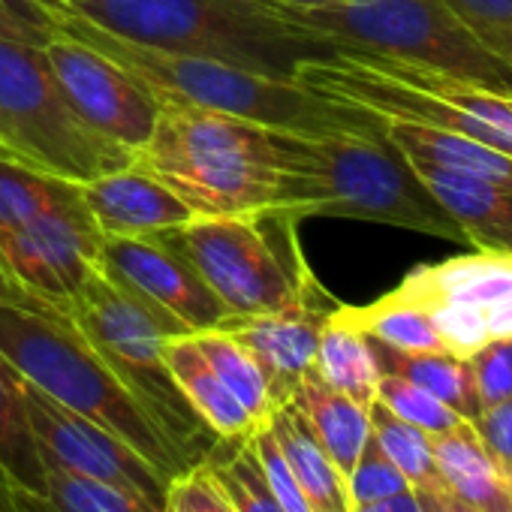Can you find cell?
Here are the masks:
<instances>
[{
	"mask_svg": "<svg viewBox=\"0 0 512 512\" xmlns=\"http://www.w3.org/2000/svg\"><path fill=\"white\" fill-rule=\"evenodd\" d=\"M281 190L272 211L293 217H341L464 241L446 211L419 184L407 160L368 127L293 133L281 130Z\"/></svg>",
	"mask_w": 512,
	"mask_h": 512,
	"instance_id": "cell-1",
	"label": "cell"
},
{
	"mask_svg": "<svg viewBox=\"0 0 512 512\" xmlns=\"http://www.w3.org/2000/svg\"><path fill=\"white\" fill-rule=\"evenodd\" d=\"M103 31L175 52L223 61L269 79L296 82L305 61L332 58L338 49L296 25L272 0H61Z\"/></svg>",
	"mask_w": 512,
	"mask_h": 512,
	"instance_id": "cell-2",
	"label": "cell"
},
{
	"mask_svg": "<svg viewBox=\"0 0 512 512\" xmlns=\"http://www.w3.org/2000/svg\"><path fill=\"white\" fill-rule=\"evenodd\" d=\"M46 10L52 28L73 40L88 43L121 70H127L136 82H142L157 100L190 103L214 112H226L235 118H247L263 127L293 130V133H326L347 127H368L374 118L356 106L332 103L299 82L269 79L223 61L175 55L151 46H139L121 40L100 25L76 16L61 0H37Z\"/></svg>",
	"mask_w": 512,
	"mask_h": 512,
	"instance_id": "cell-3",
	"label": "cell"
},
{
	"mask_svg": "<svg viewBox=\"0 0 512 512\" xmlns=\"http://www.w3.org/2000/svg\"><path fill=\"white\" fill-rule=\"evenodd\" d=\"M133 166L169 187L196 217L272 211L281 190V130L226 112L160 100Z\"/></svg>",
	"mask_w": 512,
	"mask_h": 512,
	"instance_id": "cell-4",
	"label": "cell"
},
{
	"mask_svg": "<svg viewBox=\"0 0 512 512\" xmlns=\"http://www.w3.org/2000/svg\"><path fill=\"white\" fill-rule=\"evenodd\" d=\"M0 356L67 410L118 434L169 479L190 467L145 404L115 377L64 311L0 302Z\"/></svg>",
	"mask_w": 512,
	"mask_h": 512,
	"instance_id": "cell-5",
	"label": "cell"
},
{
	"mask_svg": "<svg viewBox=\"0 0 512 512\" xmlns=\"http://www.w3.org/2000/svg\"><path fill=\"white\" fill-rule=\"evenodd\" d=\"M296 82L377 121H407L470 136L512 157V97L374 52H335L305 61Z\"/></svg>",
	"mask_w": 512,
	"mask_h": 512,
	"instance_id": "cell-6",
	"label": "cell"
},
{
	"mask_svg": "<svg viewBox=\"0 0 512 512\" xmlns=\"http://www.w3.org/2000/svg\"><path fill=\"white\" fill-rule=\"evenodd\" d=\"M296 25L338 52H374L440 70L512 97V64L488 52L443 0H347L332 7H284Z\"/></svg>",
	"mask_w": 512,
	"mask_h": 512,
	"instance_id": "cell-7",
	"label": "cell"
},
{
	"mask_svg": "<svg viewBox=\"0 0 512 512\" xmlns=\"http://www.w3.org/2000/svg\"><path fill=\"white\" fill-rule=\"evenodd\" d=\"M157 238L196 269L232 320L287 311L326 293L305 263L296 229L278 247L269 211L190 217Z\"/></svg>",
	"mask_w": 512,
	"mask_h": 512,
	"instance_id": "cell-8",
	"label": "cell"
},
{
	"mask_svg": "<svg viewBox=\"0 0 512 512\" xmlns=\"http://www.w3.org/2000/svg\"><path fill=\"white\" fill-rule=\"evenodd\" d=\"M64 314L115 371V377L145 404L181 455L190 464L202 461L217 437L190 410L163 359L166 338L187 332L118 290L103 272L82 284V290L64 305Z\"/></svg>",
	"mask_w": 512,
	"mask_h": 512,
	"instance_id": "cell-9",
	"label": "cell"
},
{
	"mask_svg": "<svg viewBox=\"0 0 512 512\" xmlns=\"http://www.w3.org/2000/svg\"><path fill=\"white\" fill-rule=\"evenodd\" d=\"M0 154L76 184L133 166L73 112L43 49L10 40H0Z\"/></svg>",
	"mask_w": 512,
	"mask_h": 512,
	"instance_id": "cell-10",
	"label": "cell"
},
{
	"mask_svg": "<svg viewBox=\"0 0 512 512\" xmlns=\"http://www.w3.org/2000/svg\"><path fill=\"white\" fill-rule=\"evenodd\" d=\"M19 395L43 464H55L73 476L109 485L151 509H163L169 476L130 443L67 410L25 377H19Z\"/></svg>",
	"mask_w": 512,
	"mask_h": 512,
	"instance_id": "cell-11",
	"label": "cell"
},
{
	"mask_svg": "<svg viewBox=\"0 0 512 512\" xmlns=\"http://www.w3.org/2000/svg\"><path fill=\"white\" fill-rule=\"evenodd\" d=\"M103 238L79 199L22 226L0 229V269L37 302L64 311L82 284L100 272Z\"/></svg>",
	"mask_w": 512,
	"mask_h": 512,
	"instance_id": "cell-12",
	"label": "cell"
},
{
	"mask_svg": "<svg viewBox=\"0 0 512 512\" xmlns=\"http://www.w3.org/2000/svg\"><path fill=\"white\" fill-rule=\"evenodd\" d=\"M52 76L73 112L109 142L136 154L160 112V100L115 61L82 40L58 34L43 46Z\"/></svg>",
	"mask_w": 512,
	"mask_h": 512,
	"instance_id": "cell-13",
	"label": "cell"
},
{
	"mask_svg": "<svg viewBox=\"0 0 512 512\" xmlns=\"http://www.w3.org/2000/svg\"><path fill=\"white\" fill-rule=\"evenodd\" d=\"M100 272L187 335L223 329L232 317L196 269L163 238H103Z\"/></svg>",
	"mask_w": 512,
	"mask_h": 512,
	"instance_id": "cell-14",
	"label": "cell"
},
{
	"mask_svg": "<svg viewBox=\"0 0 512 512\" xmlns=\"http://www.w3.org/2000/svg\"><path fill=\"white\" fill-rule=\"evenodd\" d=\"M323 302H326V293L302 305H293L287 311L241 317L223 326L250 350V356L260 365L275 407L287 404L293 392L299 389V383L314 371L320 332H323L326 317L335 308V305L323 308Z\"/></svg>",
	"mask_w": 512,
	"mask_h": 512,
	"instance_id": "cell-15",
	"label": "cell"
},
{
	"mask_svg": "<svg viewBox=\"0 0 512 512\" xmlns=\"http://www.w3.org/2000/svg\"><path fill=\"white\" fill-rule=\"evenodd\" d=\"M82 202L106 238H148L196 217L169 187L136 166L79 184Z\"/></svg>",
	"mask_w": 512,
	"mask_h": 512,
	"instance_id": "cell-16",
	"label": "cell"
},
{
	"mask_svg": "<svg viewBox=\"0 0 512 512\" xmlns=\"http://www.w3.org/2000/svg\"><path fill=\"white\" fill-rule=\"evenodd\" d=\"M410 169L464 241L476 250L512 253V190L434 166L413 163Z\"/></svg>",
	"mask_w": 512,
	"mask_h": 512,
	"instance_id": "cell-17",
	"label": "cell"
},
{
	"mask_svg": "<svg viewBox=\"0 0 512 512\" xmlns=\"http://www.w3.org/2000/svg\"><path fill=\"white\" fill-rule=\"evenodd\" d=\"M395 290L419 305L458 302L488 311L512 296V253L473 250L449 256L443 263L413 269Z\"/></svg>",
	"mask_w": 512,
	"mask_h": 512,
	"instance_id": "cell-18",
	"label": "cell"
},
{
	"mask_svg": "<svg viewBox=\"0 0 512 512\" xmlns=\"http://www.w3.org/2000/svg\"><path fill=\"white\" fill-rule=\"evenodd\" d=\"M383 139L413 166H434L512 190V157L470 136L407 121H380Z\"/></svg>",
	"mask_w": 512,
	"mask_h": 512,
	"instance_id": "cell-19",
	"label": "cell"
},
{
	"mask_svg": "<svg viewBox=\"0 0 512 512\" xmlns=\"http://www.w3.org/2000/svg\"><path fill=\"white\" fill-rule=\"evenodd\" d=\"M163 359L184 401L217 440H244L260 428L250 419V413L235 401V395L226 389L217 371L208 365L193 335L166 338Z\"/></svg>",
	"mask_w": 512,
	"mask_h": 512,
	"instance_id": "cell-20",
	"label": "cell"
},
{
	"mask_svg": "<svg viewBox=\"0 0 512 512\" xmlns=\"http://www.w3.org/2000/svg\"><path fill=\"white\" fill-rule=\"evenodd\" d=\"M440 485L482 512H512V479L482 446L470 422L431 437Z\"/></svg>",
	"mask_w": 512,
	"mask_h": 512,
	"instance_id": "cell-21",
	"label": "cell"
},
{
	"mask_svg": "<svg viewBox=\"0 0 512 512\" xmlns=\"http://www.w3.org/2000/svg\"><path fill=\"white\" fill-rule=\"evenodd\" d=\"M290 404L305 416L323 452L332 458L338 473L347 479L371 437L368 407L353 401L350 395L326 386L314 371L299 383Z\"/></svg>",
	"mask_w": 512,
	"mask_h": 512,
	"instance_id": "cell-22",
	"label": "cell"
},
{
	"mask_svg": "<svg viewBox=\"0 0 512 512\" xmlns=\"http://www.w3.org/2000/svg\"><path fill=\"white\" fill-rule=\"evenodd\" d=\"M269 428L296 473L308 503L314 512H350V494H347V479L338 473L332 458L323 452L317 443L314 431L308 428L305 416L287 401L275 407L269 416Z\"/></svg>",
	"mask_w": 512,
	"mask_h": 512,
	"instance_id": "cell-23",
	"label": "cell"
},
{
	"mask_svg": "<svg viewBox=\"0 0 512 512\" xmlns=\"http://www.w3.org/2000/svg\"><path fill=\"white\" fill-rule=\"evenodd\" d=\"M314 374L350 395L353 401L371 407L377 398V383H380V362L374 356V344L368 335H362L356 326H350L338 305L332 308V314L323 323L320 332V344H317V359H314Z\"/></svg>",
	"mask_w": 512,
	"mask_h": 512,
	"instance_id": "cell-24",
	"label": "cell"
},
{
	"mask_svg": "<svg viewBox=\"0 0 512 512\" xmlns=\"http://www.w3.org/2000/svg\"><path fill=\"white\" fill-rule=\"evenodd\" d=\"M341 317L356 326L371 341L398 350V353H446L440 335L434 332V323L425 311V305L407 299L404 293L392 290L383 299L365 305V308H347L338 305Z\"/></svg>",
	"mask_w": 512,
	"mask_h": 512,
	"instance_id": "cell-25",
	"label": "cell"
},
{
	"mask_svg": "<svg viewBox=\"0 0 512 512\" xmlns=\"http://www.w3.org/2000/svg\"><path fill=\"white\" fill-rule=\"evenodd\" d=\"M371 344H374L380 371L398 374V377L422 386L425 392H431L434 398L449 404L464 422H473L479 416L482 407L476 398V386H473L467 359H458L452 353H398L377 341H371Z\"/></svg>",
	"mask_w": 512,
	"mask_h": 512,
	"instance_id": "cell-26",
	"label": "cell"
},
{
	"mask_svg": "<svg viewBox=\"0 0 512 512\" xmlns=\"http://www.w3.org/2000/svg\"><path fill=\"white\" fill-rule=\"evenodd\" d=\"M79 184L0 154V229L22 226L43 211L79 202Z\"/></svg>",
	"mask_w": 512,
	"mask_h": 512,
	"instance_id": "cell-27",
	"label": "cell"
},
{
	"mask_svg": "<svg viewBox=\"0 0 512 512\" xmlns=\"http://www.w3.org/2000/svg\"><path fill=\"white\" fill-rule=\"evenodd\" d=\"M193 341L199 344L202 356L217 371V377L226 383V389L235 395V401L250 413V419L256 425L269 422V416L275 413V401H272L269 383H266L260 365H256V359L250 356V350L226 329L196 332Z\"/></svg>",
	"mask_w": 512,
	"mask_h": 512,
	"instance_id": "cell-28",
	"label": "cell"
},
{
	"mask_svg": "<svg viewBox=\"0 0 512 512\" xmlns=\"http://www.w3.org/2000/svg\"><path fill=\"white\" fill-rule=\"evenodd\" d=\"M0 464L19 485L43 491V458L22 407L19 374L4 356H0Z\"/></svg>",
	"mask_w": 512,
	"mask_h": 512,
	"instance_id": "cell-29",
	"label": "cell"
},
{
	"mask_svg": "<svg viewBox=\"0 0 512 512\" xmlns=\"http://www.w3.org/2000/svg\"><path fill=\"white\" fill-rule=\"evenodd\" d=\"M232 449H220V440L205 455V464L211 467L214 479L220 482L223 494L235 506V512H284L281 500L275 497L266 470L253 452L250 437L229 440Z\"/></svg>",
	"mask_w": 512,
	"mask_h": 512,
	"instance_id": "cell-30",
	"label": "cell"
},
{
	"mask_svg": "<svg viewBox=\"0 0 512 512\" xmlns=\"http://www.w3.org/2000/svg\"><path fill=\"white\" fill-rule=\"evenodd\" d=\"M368 416H371V437H374V443L404 473L410 488H416V491L443 488L440 476H437V464H434L431 434H425L416 425L398 419L380 401H374L368 407Z\"/></svg>",
	"mask_w": 512,
	"mask_h": 512,
	"instance_id": "cell-31",
	"label": "cell"
},
{
	"mask_svg": "<svg viewBox=\"0 0 512 512\" xmlns=\"http://www.w3.org/2000/svg\"><path fill=\"white\" fill-rule=\"evenodd\" d=\"M374 401H380L398 419L416 425L419 431H425L431 437L446 434V431H452V428H458L464 422L449 404H443L440 398H434L422 386H416V383H410V380H404L398 374H389V371L380 374Z\"/></svg>",
	"mask_w": 512,
	"mask_h": 512,
	"instance_id": "cell-32",
	"label": "cell"
},
{
	"mask_svg": "<svg viewBox=\"0 0 512 512\" xmlns=\"http://www.w3.org/2000/svg\"><path fill=\"white\" fill-rule=\"evenodd\" d=\"M443 4L488 52L512 64V0H443Z\"/></svg>",
	"mask_w": 512,
	"mask_h": 512,
	"instance_id": "cell-33",
	"label": "cell"
},
{
	"mask_svg": "<svg viewBox=\"0 0 512 512\" xmlns=\"http://www.w3.org/2000/svg\"><path fill=\"white\" fill-rule=\"evenodd\" d=\"M425 311L434 323V332L443 341V350L458 359H470L491 341L482 308L458 305V302H437V305H425Z\"/></svg>",
	"mask_w": 512,
	"mask_h": 512,
	"instance_id": "cell-34",
	"label": "cell"
},
{
	"mask_svg": "<svg viewBox=\"0 0 512 512\" xmlns=\"http://www.w3.org/2000/svg\"><path fill=\"white\" fill-rule=\"evenodd\" d=\"M407 488H410V482L404 479V473L383 455V449L374 443V437H368L353 473L347 476L350 512H353V506L377 503V500L395 497Z\"/></svg>",
	"mask_w": 512,
	"mask_h": 512,
	"instance_id": "cell-35",
	"label": "cell"
},
{
	"mask_svg": "<svg viewBox=\"0 0 512 512\" xmlns=\"http://www.w3.org/2000/svg\"><path fill=\"white\" fill-rule=\"evenodd\" d=\"M160 512H235V506L202 458L169 479Z\"/></svg>",
	"mask_w": 512,
	"mask_h": 512,
	"instance_id": "cell-36",
	"label": "cell"
},
{
	"mask_svg": "<svg viewBox=\"0 0 512 512\" xmlns=\"http://www.w3.org/2000/svg\"><path fill=\"white\" fill-rule=\"evenodd\" d=\"M250 443H253V452H256V458H260V464L266 470V479H269L275 497L281 500L284 512H314L305 491H302V485H299V479H296V473L290 470V464H287V458H284V452H281V446H278V440H275V434L269 428V422H263L250 434Z\"/></svg>",
	"mask_w": 512,
	"mask_h": 512,
	"instance_id": "cell-37",
	"label": "cell"
},
{
	"mask_svg": "<svg viewBox=\"0 0 512 512\" xmlns=\"http://www.w3.org/2000/svg\"><path fill=\"white\" fill-rule=\"evenodd\" d=\"M467 362L479 407H491L512 398V341H488Z\"/></svg>",
	"mask_w": 512,
	"mask_h": 512,
	"instance_id": "cell-38",
	"label": "cell"
},
{
	"mask_svg": "<svg viewBox=\"0 0 512 512\" xmlns=\"http://www.w3.org/2000/svg\"><path fill=\"white\" fill-rule=\"evenodd\" d=\"M55 28L37 0H0V40L43 49Z\"/></svg>",
	"mask_w": 512,
	"mask_h": 512,
	"instance_id": "cell-39",
	"label": "cell"
},
{
	"mask_svg": "<svg viewBox=\"0 0 512 512\" xmlns=\"http://www.w3.org/2000/svg\"><path fill=\"white\" fill-rule=\"evenodd\" d=\"M470 425L479 434L482 446L491 452V458L512 479V398H506L500 404H491V407H482L479 416Z\"/></svg>",
	"mask_w": 512,
	"mask_h": 512,
	"instance_id": "cell-40",
	"label": "cell"
},
{
	"mask_svg": "<svg viewBox=\"0 0 512 512\" xmlns=\"http://www.w3.org/2000/svg\"><path fill=\"white\" fill-rule=\"evenodd\" d=\"M422 512H482L464 500H458L455 494H449L446 488H428V491H416Z\"/></svg>",
	"mask_w": 512,
	"mask_h": 512,
	"instance_id": "cell-41",
	"label": "cell"
},
{
	"mask_svg": "<svg viewBox=\"0 0 512 512\" xmlns=\"http://www.w3.org/2000/svg\"><path fill=\"white\" fill-rule=\"evenodd\" d=\"M491 341H512V296L485 311Z\"/></svg>",
	"mask_w": 512,
	"mask_h": 512,
	"instance_id": "cell-42",
	"label": "cell"
},
{
	"mask_svg": "<svg viewBox=\"0 0 512 512\" xmlns=\"http://www.w3.org/2000/svg\"><path fill=\"white\" fill-rule=\"evenodd\" d=\"M353 512H422V503H419L416 488H407V491H401L395 497L365 503V506H353Z\"/></svg>",
	"mask_w": 512,
	"mask_h": 512,
	"instance_id": "cell-43",
	"label": "cell"
},
{
	"mask_svg": "<svg viewBox=\"0 0 512 512\" xmlns=\"http://www.w3.org/2000/svg\"><path fill=\"white\" fill-rule=\"evenodd\" d=\"M0 302H13V305H28V308H40L43 302H37L31 293H25L4 269H0Z\"/></svg>",
	"mask_w": 512,
	"mask_h": 512,
	"instance_id": "cell-44",
	"label": "cell"
},
{
	"mask_svg": "<svg viewBox=\"0 0 512 512\" xmlns=\"http://www.w3.org/2000/svg\"><path fill=\"white\" fill-rule=\"evenodd\" d=\"M0 512H19L16 509V479L0 464Z\"/></svg>",
	"mask_w": 512,
	"mask_h": 512,
	"instance_id": "cell-45",
	"label": "cell"
},
{
	"mask_svg": "<svg viewBox=\"0 0 512 512\" xmlns=\"http://www.w3.org/2000/svg\"><path fill=\"white\" fill-rule=\"evenodd\" d=\"M272 4H284V7H332V4H347V0H272Z\"/></svg>",
	"mask_w": 512,
	"mask_h": 512,
	"instance_id": "cell-46",
	"label": "cell"
},
{
	"mask_svg": "<svg viewBox=\"0 0 512 512\" xmlns=\"http://www.w3.org/2000/svg\"><path fill=\"white\" fill-rule=\"evenodd\" d=\"M4 157H7V154H4Z\"/></svg>",
	"mask_w": 512,
	"mask_h": 512,
	"instance_id": "cell-47",
	"label": "cell"
}]
</instances>
